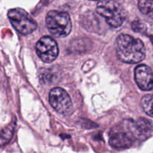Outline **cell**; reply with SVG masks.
<instances>
[{"mask_svg": "<svg viewBox=\"0 0 153 153\" xmlns=\"http://www.w3.org/2000/svg\"><path fill=\"white\" fill-rule=\"evenodd\" d=\"M116 52L120 61L127 64L139 63L146 56V49L143 42L128 34H120L117 37Z\"/></svg>", "mask_w": 153, "mask_h": 153, "instance_id": "obj_1", "label": "cell"}, {"mask_svg": "<svg viewBox=\"0 0 153 153\" xmlns=\"http://www.w3.org/2000/svg\"><path fill=\"white\" fill-rule=\"evenodd\" d=\"M97 12L113 28L121 26L126 17L125 10L114 0H102L97 4Z\"/></svg>", "mask_w": 153, "mask_h": 153, "instance_id": "obj_2", "label": "cell"}, {"mask_svg": "<svg viewBox=\"0 0 153 153\" xmlns=\"http://www.w3.org/2000/svg\"><path fill=\"white\" fill-rule=\"evenodd\" d=\"M46 22L49 32L55 37H66L71 31V19L66 12L51 10L46 15Z\"/></svg>", "mask_w": 153, "mask_h": 153, "instance_id": "obj_3", "label": "cell"}, {"mask_svg": "<svg viewBox=\"0 0 153 153\" xmlns=\"http://www.w3.org/2000/svg\"><path fill=\"white\" fill-rule=\"evenodd\" d=\"M7 16L13 28L21 34H29L37 28V22L23 9H10Z\"/></svg>", "mask_w": 153, "mask_h": 153, "instance_id": "obj_4", "label": "cell"}, {"mask_svg": "<svg viewBox=\"0 0 153 153\" xmlns=\"http://www.w3.org/2000/svg\"><path fill=\"white\" fill-rule=\"evenodd\" d=\"M136 139L130 126V120L124 121L123 126L111 130L109 143L115 149H126L130 147Z\"/></svg>", "mask_w": 153, "mask_h": 153, "instance_id": "obj_5", "label": "cell"}, {"mask_svg": "<svg viewBox=\"0 0 153 153\" xmlns=\"http://www.w3.org/2000/svg\"><path fill=\"white\" fill-rule=\"evenodd\" d=\"M49 102L54 109L64 116H70L73 112L70 97L61 88H55L49 93Z\"/></svg>", "mask_w": 153, "mask_h": 153, "instance_id": "obj_6", "label": "cell"}, {"mask_svg": "<svg viewBox=\"0 0 153 153\" xmlns=\"http://www.w3.org/2000/svg\"><path fill=\"white\" fill-rule=\"evenodd\" d=\"M35 48L38 57L45 63H51L55 61L59 52L56 41L47 36L41 37L37 41Z\"/></svg>", "mask_w": 153, "mask_h": 153, "instance_id": "obj_7", "label": "cell"}, {"mask_svg": "<svg viewBox=\"0 0 153 153\" xmlns=\"http://www.w3.org/2000/svg\"><path fill=\"white\" fill-rule=\"evenodd\" d=\"M134 79L137 86L143 91H149L153 88V72L148 66H137L134 70Z\"/></svg>", "mask_w": 153, "mask_h": 153, "instance_id": "obj_8", "label": "cell"}, {"mask_svg": "<svg viewBox=\"0 0 153 153\" xmlns=\"http://www.w3.org/2000/svg\"><path fill=\"white\" fill-rule=\"evenodd\" d=\"M131 128L136 138H146L152 131V125L150 121L145 118H139L137 120L130 121Z\"/></svg>", "mask_w": 153, "mask_h": 153, "instance_id": "obj_9", "label": "cell"}, {"mask_svg": "<svg viewBox=\"0 0 153 153\" xmlns=\"http://www.w3.org/2000/svg\"><path fill=\"white\" fill-rule=\"evenodd\" d=\"M140 12L153 19V0H137Z\"/></svg>", "mask_w": 153, "mask_h": 153, "instance_id": "obj_10", "label": "cell"}, {"mask_svg": "<svg viewBox=\"0 0 153 153\" xmlns=\"http://www.w3.org/2000/svg\"><path fill=\"white\" fill-rule=\"evenodd\" d=\"M13 127L8 126L6 128L0 130V146H2L9 143L13 137Z\"/></svg>", "mask_w": 153, "mask_h": 153, "instance_id": "obj_11", "label": "cell"}, {"mask_svg": "<svg viewBox=\"0 0 153 153\" xmlns=\"http://www.w3.org/2000/svg\"><path fill=\"white\" fill-rule=\"evenodd\" d=\"M141 105L145 113L153 117V95H146L142 98Z\"/></svg>", "mask_w": 153, "mask_h": 153, "instance_id": "obj_12", "label": "cell"}, {"mask_svg": "<svg viewBox=\"0 0 153 153\" xmlns=\"http://www.w3.org/2000/svg\"><path fill=\"white\" fill-rule=\"evenodd\" d=\"M131 28L133 31L139 33H144L146 31V27L144 23L140 21H134L131 23Z\"/></svg>", "mask_w": 153, "mask_h": 153, "instance_id": "obj_13", "label": "cell"}]
</instances>
